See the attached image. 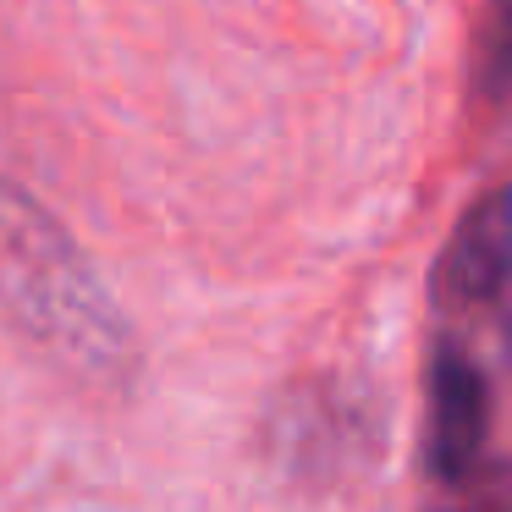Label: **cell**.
Returning <instances> with one entry per match:
<instances>
[{"label": "cell", "instance_id": "obj_3", "mask_svg": "<svg viewBox=\"0 0 512 512\" xmlns=\"http://www.w3.org/2000/svg\"><path fill=\"white\" fill-rule=\"evenodd\" d=\"M512 276V188H496L457 221L435 287L452 303H490Z\"/></svg>", "mask_w": 512, "mask_h": 512}, {"label": "cell", "instance_id": "obj_4", "mask_svg": "<svg viewBox=\"0 0 512 512\" xmlns=\"http://www.w3.org/2000/svg\"><path fill=\"white\" fill-rule=\"evenodd\" d=\"M485 72H490V83H507V78H512V0H490Z\"/></svg>", "mask_w": 512, "mask_h": 512}, {"label": "cell", "instance_id": "obj_1", "mask_svg": "<svg viewBox=\"0 0 512 512\" xmlns=\"http://www.w3.org/2000/svg\"><path fill=\"white\" fill-rule=\"evenodd\" d=\"M0 298L28 331L78 364H116L127 353V325L89 259L12 182H0Z\"/></svg>", "mask_w": 512, "mask_h": 512}, {"label": "cell", "instance_id": "obj_2", "mask_svg": "<svg viewBox=\"0 0 512 512\" xmlns=\"http://www.w3.org/2000/svg\"><path fill=\"white\" fill-rule=\"evenodd\" d=\"M490 430V386L463 347L446 342L430 364V468L463 479Z\"/></svg>", "mask_w": 512, "mask_h": 512}]
</instances>
